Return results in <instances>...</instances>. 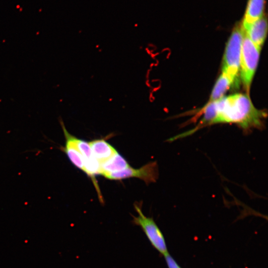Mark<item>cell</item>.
<instances>
[{"label":"cell","instance_id":"cell-8","mask_svg":"<svg viewBox=\"0 0 268 268\" xmlns=\"http://www.w3.org/2000/svg\"><path fill=\"white\" fill-rule=\"evenodd\" d=\"M88 142L94 157L100 164L117 152L115 148L104 139H98Z\"/></svg>","mask_w":268,"mask_h":268},{"label":"cell","instance_id":"cell-10","mask_svg":"<svg viewBox=\"0 0 268 268\" xmlns=\"http://www.w3.org/2000/svg\"><path fill=\"white\" fill-rule=\"evenodd\" d=\"M234 80L232 77L222 72L213 88L208 102L215 101L222 98Z\"/></svg>","mask_w":268,"mask_h":268},{"label":"cell","instance_id":"cell-11","mask_svg":"<svg viewBox=\"0 0 268 268\" xmlns=\"http://www.w3.org/2000/svg\"><path fill=\"white\" fill-rule=\"evenodd\" d=\"M265 0H249L244 23H251L263 16Z\"/></svg>","mask_w":268,"mask_h":268},{"label":"cell","instance_id":"cell-3","mask_svg":"<svg viewBox=\"0 0 268 268\" xmlns=\"http://www.w3.org/2000/svg\"><path fill=\"white\" fill-rule=\"evenodd\" d=\"M243 36L242 25L236 26L229 37L224 52L222 72L235 79L240 71Z\"/></svg>","mask_w":268,"mask_h":268},{"label":"cell","instance_id":"cell-7","mask_svg":"<svg viewBox=\"0 0 268 268\" xmlns=\"http://www.w3.org/2000/svg\"><path fill=\"white\" fill-rule=\"evenodd\" d=\"M60 123L62 128L65 135L66 142L64 147L62 149L64 151L69 161L72 164L78 169L84 171V160L83 157L75 145L74 137L67 130L65 124L61 119Z\"/></svg>","mask_w":268,"mask_h":268},{"label":"cell","instance_id":"cell-5","mask_svg":"<svg viewBox=\"0 0 268 268\" xmlns=\"http://www.w3.org/2000/svg\"><path fill=\"white\" fill-rule=\"evenodd\" d=\"M104 177L113 180H120L130 178H137L148 184L155 182L158 176V169L155 162H149L139 169L130 166L123 170L106 174Z\"/></svg>","mask_w":268,"mask_h":268},{"label":"cell","instance_id":"cell-13","mask_svg":"<svg viewBox=\"0 0 268 268\" xmlns=\"http://www.w3.org/2000/svg\"><path fill=\"white\" fill-rule=\"evenodd\" d=\"M164 257L168 268H181L169 254Z\"/></svg>","mask_w":268,"mask_h":268},{"label":"cell","instance_id":"cell-9","mask_svg":"<svg viewBox=\"0 0 268 268\" xmlns=\"http://www.w3.org/2000/svg\"><path fill=\"white\" fill-rule=\"evenodd\" d=\"M100 175L123 170L130 166L127 160L118 152L111 158L100 164Z\"/></svg>","mask_w":268,"mask_h":268},{"label":"cell","instance_id":"cell-4","mask_svg":"<svg viewBox=\"0 0 268 268\" xmlns=\"http://www.w3.org/2000/svg\"><path fill=\"white\" fill-rule=\"evenodd\" d=\"M134 206L138 215L133 216V223L142 228L151 245L159 252L164 256L168 254L163 235L153 219L145 216L138 205L135 204Z\"/></svg>","mask_w":268,"mask_h":268},{"label":"cell","instance_id":"cell-12","mask_svg":"<svg viewBox=\"0 0 268 268\" xmlns=\"http://www.w3.org/2000/svg\"><path fill=\"white\" fill-rule=\"evenodd\" d=\"M74 140L76 146L83 157V160L94 156L88 142L77 138L75 136L74 137Z\"/></svg>","mask_w":268,"mask_h":268},{"label":"cell","instance_id":"cell-6","mask_svg":"<svg viewBox=\"0 0 268 268\" xmlns=\"http://www.w3.org/2000/svg\"><path fill=\"white\" fill-rule=\"evenodd\" d=\"M243 31L249 39L261 48L266 37L268 29L267 18L264 16L251 23H244Z\"/></svg>","mask_w":268,"mask_h":268},{"label":"cell","instance_id":"cell-2","mask_svg":"<svg viewBox=\"0 0 268 268\" xmlns=\"http://www.w3.org/2000/svg\"><path fill=\"white\" fill-rule=\"evenodd\" d=\"M261 48L256 46L245 34L242 40L240 72L243 85L247 92L259 62Z\"/></svg>","mask_w":268,"mask_h":268},{"label":"cell","instance_id":"cell-1","mask_svg":"<svg viewBox=\"0 0 268 268\" xmlns=\"http://www.w3.org/2000/svg\"><path fill=\"white\" fill-rule=\"evenodd\" d=\"M216 101L215 124L233 123L244 129L262 126L265 113L255 107L248 94H235Z\"/></svg>","mask_w":268,"mask_h":268}]
</instances>
